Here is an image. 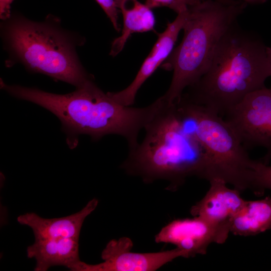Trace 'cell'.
Segmentation results:
<instances>
[{
	"instance_id": "1",
	"label": "cell",
	"mask_w": 271,
	"mask_h": 271,
	"mask_svg": "<svg viewBox=\"0 0 271 271\" xmlns=\"http://www.w3.org/2000/svg\"><path fill=\"white\" fill-rule=\"evenodd\" d=\"M1 87L11 95L37 104L55 115L61 122L71 149L77 146L78 137L82 134L94 141L106 135H118L126 141L129 150L133 149L139 143L140 131L161 106L158 100L143 107L121 105L101 90L93 80L65 94L8 85L2 79Z\"/></svg>"
},
{
	"instance_id": "2",
	"label": "cell",
	"mask_w": 271,
	"mask_h": 271,
	"mask_svg": "<svg viewBox=\"0 0 271 271\" xmlns=\"http://www.w3.org/2000/svg\"><path fill=\"white\" fill-rule=\"evenodd\" d=\"M266 47L237 21L221 37L203 76L182 95L186 100L225 115L271 76Z\"/></svg>"
},
{
	"instance_id": "3",
	"label": "cell",
	"mask_w": 271,
	"mask_h": 271,
	"mask_svg": "<svg viewBox=\"0 0 271 271\" xmlns=\"http://www.w3.org/2000/svg\"><path fill=\"white\" fill-rule=\"evenodd\" d=\"M144 129L143 140L129 150L121 166L127 174L146 183L167 180L171 190L177 189L189 177L204 179L202 149L176 103L165 101Z\"/></svg>"
},
{
	"instance_id": "4",
	"label": "cell",
	"mask_w": 271,
	"mask_h": 271,
	"mask_svg": "<svg viewBox=\"0 0 271 271\" xmlns=\"http://www.w3.org/2000/svg\"><path fill=\"white\" fill-rule=\"evenodd\" d=\"M1 34L9 57L6 66L21 63L28 70L80 88L93 80L83 67L76 48L83 39L64 29L49 15L42 22L11 14L2 20Z\"/></svg>"
},
{
	"instance_id": "5",
	"label": "cell",
	"mask_w": 271,
	"mask_h": 271,
	"mask_svg": "<svg viewBox=\"0 0 271 271\" xmlns=\"http://www.w3.org/2000/svg\"><path fill=\"white\" fill-rule=\"evenodd\" d=\"M247 6L239 0H206L188 8L183 39L162 65L173 71L170 85L162 96L167 103L177 102L184 90L206 72L218 43Z\"/></svg>"
},
{
	"instance_id": "6",
	"label": "cell",
	"mask_w": 271,
	"mask_h": 271,
	"mask_svg": "<svg viewBox=\"0 0 271 271\" xmlns=\"http://www.w3.org/2000/svg\"><path fill=\"white\" fill-rule=\"evenodd\" d=\"M202 150L204 179H220L240 191L250 190L252 165L247 150L221 116L183 97L176 103Z\"/></svg>"
},
{
	"instance_id": "7",
	"label": "cell",
	"mask_w": 271,
	"mask_h": 271,
	"mask_svg": "<svg viewBox=\"0 0 271 271\" xmlns=\"http://www.w3.org/2000/svg\"><path fill=\"white\" fill-rule=\"evenodd\" d=\"M226 120L247 150H266L261 162L271 160V88L265 86L252 91L226 114Z\"/></svg>"
},
{
	"instance_id": "8",
	"label": "cell",
	"mask_w": 271,
	"mask_h": 271,
	"mask_svg": "<svg viewBox=\"0 0 271 271\" xmlns=\"http://www.w3.org/2000/svg\"><path fill=\"white\" fill-rule=\"evenodd\" d=\"M133 243L126 237L110 240L101 252L103 261L95 264L80 261L74 271H155L174 259L189 257L188 253L176 247L157 252L131 251Z\"/></svg>"
},
{
	"instance_id": "9",
	"label": "cell",
	"mask_w": 271,
	"mask_h": 271,
	"mask_svg": "<svg viewBox=\"0 0 271 271\" xmlns=\"http://www.w3.org/2000/svg\"><path fill=\"white\" fill-rule=\"evenodd\" d=\"M229 233L195 216L173 220L161 229L155 240L157 243L174 244L186 251L190 257L206 254L211 243H224Z\"/></svg>"
},
{
	"instance_id": "10",
	"label": "cell",
	"mask_w": 271,
	"mask_h": 271,
	"mask_svg": "<svg viewBox=\"0 0 271 271\" xmlns=\"http://www.w3.org/2000/svg\"><path fill=\"white\" fill-rule=\"evenodd\" d=\"M187 16L188 9L178 14L173 22L168 23L165 31L158 34L156 43L131 83L121 91L107 92L113 99L124 106L133 104L137 92L141 87L158 67L166 61L173 51L178 35L181 30H183Z\"/></svg>"
},
{
	"instance_id": "11",
	"label": "cell",
	"mask_w": 271,
	"mask_h": 271,
	"mask_svg": "<svg viewBox=\"0 0 271 271\" xmlns=\"http://www.w3.org/2000/svg\"><path fill=\"white\" fill-rule=\"evenodd\" d=\"M209 182V190L200 201L192 206L190 213L193 217H199L230 232L231 219L246 200L241 196L240 191L228 188L224 180L213 179Z\"/></svg>"
},
{
	"instance_id": "12",
	"label": "cell",
	"mask_w": 271,
	"mask_h": 271,
	"mask_svg": "<svg viewBox=\"0 0 271 271\" xmlns=\"http://www.w3.org/2000/svg\"><path fill=\"white\" fill-rule=\"evenodd\" d=\"M98 200L93 198L79 211L69 216L43 218L35 213H26L17 217L18 222L30 227L35 239L58 238H79L85 218L97 207Z\"/></svg>"
},
{
	"instance_id": "13",
	"label": "cell",
	"mask_w": 271,
	"mask_h": 271,
	"mask_svg": "<svg viewBox=\"0 0 271 271\" xmlns=\"http://www.w3.org/2000/svg\"><path fill=\"white\" fill-rule=\"evenodd\" d=\"M27 255L36 260L35 271H46L54 266H64L73 271L81 261L79 239H35L34 243L27 247Z\"/></svg>"
},
{
	"instance_id": "14",
	"label": "cell",
	"mask_w": 271,
	"mask_h": 271,
	"mask_svg": "<svg viewBox=\"0 0 271 271\" xmlns=\"http://www.w3.org/2000/svg\"><path fill=\"white\" fill-rule=\"evenodd\" d=\"M123 18L120 36L113 40L110 55L116 56L123 49L131 34L154 30L156 19L152 9L138 0H114Z\"/></svg>"
},
{
	"instance_id": "15",
	"label": "cell",
	"mask_w": 271,
	"mask_h": 271,
	"mask_svg": "<svg viewBox=\"0 0 271 271\" xmlns=\"http://www.w3.org/2000/svg\"><path fill=\"white\" fill-rule=\"evenodd\" d=\"M271 229V197L246 200L231 219L230 233L235 235H254Z\"/></svg>"
},
{
	"instance_id": "16",
	"label": "cell",
	"mask_w": 271,
	"mask_h": 271,
	"mask_svg": "<svg viewBox=\"0 0 271 271\" xmlns=\"http://www.w3.org/2000/svg\"><path fill=\"white\" fill-rule=\"evenodd\" d=\"M271 190V166L260 160H254L252 165L250 190L261 196L266 190Z\"/></svg>"
},
{
	"instance_id": "17",
	"label": "cell",
	"mask_w": 271,
	"mask_h": 271,
	"mask_svg": "<svg viewBox=\"0 0 271 271\" xmlns=\"http://www.w3.org/2000/svg\"><path fill=\"white\" fill-rule=\"evenodd\" d=\"M200 3L199 0H146L145 4L151 9L168 7L178 14L187 10L189 7Z\"/></svg>"
},
{
	"instance_id": "18",
	"label": "cell",
	"mask_w": 271,
	"mask_h": 271,
	"mask_svg": "<svg viewBox=\"0 0 271 271\" xmlns=\"http://www.w3.org/2000/svg\"><path fill=\"white\" fill-rule=\"evenodd\" d=\"M101 7L107 17L111 22L115 30H120V25L118 23V14L120 13L116 8L114 0H95Z\"/></svg>"
},
{
	"instance_id": "19",
	"label": "cell",
	"mask_w": 271,
	"mask_h": 271,
	"mask_svg": "<svg viewBox=\"0 0 271 271\" xmlns=\"http://www.w3.org/2000/svg\"><path fill=\"white\" fill-rule=\"evenodd\" d=\"M14 0H0V18L2 20L8 19L11 15V5Z\"/></svg>"
},
{
	"instance_id": "20",
	"label": "cell",
	"mask_w": 271,
	"mask_h": 271,
	"mask_svg": "<svg viewBox=\"0 0 271 271\" xmlns=\"http://www.w3.org/2000/svg\"><path fill=\"white\" fill-rule=\"evenodd\" d=\"M245 3L246 4L250 5H258L262 4L266 2L268 0H239Z\"/></svg>"
},
{
	"instance_id": "21",
	"label": "cell",
	"mask_w": 271,
	"mask_h": 271,
	"mask_svg": "<svg viewBox=\"0 0 271 271\" xmlns=\"http://www.w3.org/2000/svg\"><path fill=\"white\" fill-rule=\"evenodd\" d=\"M266 53H267V56L268 58V60L270 65V67L271 68V46L266 47Z\"/></svg>"
},
{
	"instance_id": "22",
	"label": "cell",
	"mask_w": 271,
	"mask_h": 271,
	"mask_svg": "<svg viewBox=\"0 0 271 271\" xmlns=\"http://www.w3.org/2000/svg\"><path fill=\"white\" fill-rule=\"evenodd\" d=\"M200 2H203V1H206V0H199ZM215 1H219V2H224V3H229V2H231L234 0H215Z\"/></svg>"
}]
</instances>
